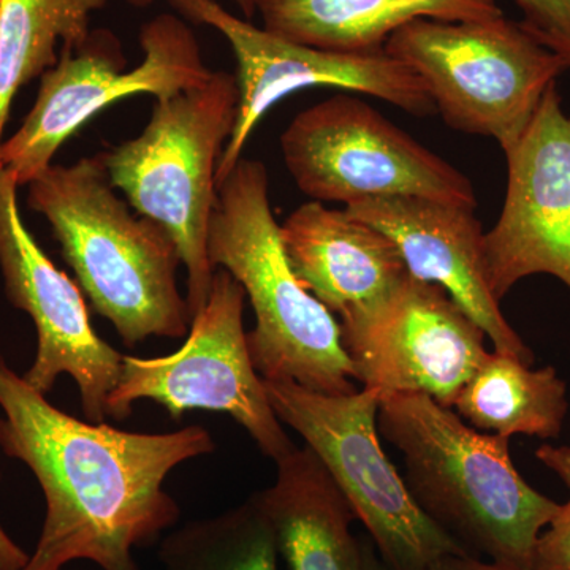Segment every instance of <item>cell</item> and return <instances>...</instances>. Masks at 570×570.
I'll return each instance as SVG.
<instances>
[{"mask_svg": "<svg viewBox=\"0 0 570 570\" xmlns=\"http://www.w3.org/2000/svg\"><path fill=\"white\" fill-rule=\"evenodd\" d=\"M0 449L39 480L47 502L36 551L22 570H62L91 561L102 570H140L134 549L181 515L164 490L184 461L216 450L204 426L130 433L82 422L52 406L0 355Z\"/></svg>", "mask_w": 570, "mask_h": 570, "instance_id": "6da1fadb", "label": "cell"}, {"mask_svg": "<svg viewBox=\"0 0 570 570\" xmlns=\"http://www.w3.org/2000/svg\"><path fill=\"white\" fill-rule=\"evenodd\" d=\"M377 430L403 455L419 508L468 554L534 569L540 534L560 504L521 478L509 438L474 430L425 395L382 396Z\"/></svg>", "mask_w": 570, "mask_h": 570, "instance_id": "7a4b0ae2", "label": "cell"}, {"mask_svg": "<svg viewBox=\"0 0 570 570\" xmlns=\"http://www.w3.org/2000/svg\"><path fill=\"white\" fill-rule=\"evenodd\" d=\"M115 189L97 154L48 167L29 183L28 204L50 223L92 309L127 347L187 336L193 317L176 283L178 247L163 225L130 213Z\"/></svg>", "mask_w": 570, "mask_h": 570, "instance_id": "3957f363", "label": "cell"}, {"mask_svg": "<svg viewBox=\"0 0 570 570\" xmlns=\"http://www.w3.org/2000/svg\"><path fill=\"white\" fill-rule=\"evenodd\" d=\"M208 258L214 272L220 266L235 277L253 305L247 346L258 376L324 395L355 392L340 322L299 284L285 257L261 160L242 157L217 187Z\"/></svg>", "mask_w": 570, "mask_h": 570, "instance_id": "277c9868", "label": "cell"}, {"mask_svg": "<svg viewBox=\"0 0 570 570\" xmlns=\"http://www.w3.org/2000/svg\"><path fill=\"white\" fill-rule=\"evenodd\" d=\"M238 97L235 75L214 71L205 85L157 99L137 138L100 154L112 186L174 238L187 273L193 318L212 288L208 232L217 204L216 174L234 134Z\"/></svg>", "mask_w": 570, "mask_h": 570, "instance_id": "5b68a950", "label": "cell"}, {"mask_svg": "<svg viewBox=\"0 0 570 570\" xmlns=\"http://www.w3.org/2000/svg\"><path fill=\"white\" fill-rule=\"evenodd\" d=\"M425 82L449 127L493 138L508 153L550 86L568 69L560 56L504 14L490 20H415L385 43Z\"/></svg>", "mask_w": 570, "mask_h": 570, "instance_id": "8992f818", "label": "cell"}, {"mask_svg": "<svg viewBox=\"0 0 570 570\" xmlns=\"http://www.w3.org/2000/svg\"><path fill=\"white\" fill-rule=\"evenodd\" d=\"M265 389L277 419L328 469L390 570H428L449 554H468L419 508L382 449L376 390L324 395L269 381Z\"/></svg>", "mask_w": 570, "mask_h": 570, "instance_id": "52a82bcc", "label": "cell"}, {"mask_svg": "<svg viewBox=\"0 0 570 570\" xmlns=\"http://www.w3.org/2000/svg\"><path fill=\"white\" fill-rule=\"evenodd\" d=\"M140 45L145 59L132 70H126L121 45L108 31L91 32L80 48H62L58 63L41 75L28 118L0 149L2 168L18 186L51 167L63 142L108 105L134 94L167 99L213 77L193 29L176 14L146 22Z\"/></svg>", "mask_w": 570, "mask_h": 570, "instance_id": "ba28073f", "label": "cell"}, {"mask_svg": "<svg viewBox=\"0 0 570 570\" xmlns=\"http://www.w3.org/2000/svg\"><path fill=\"white\" fill-rule=\"evenodd\" d=\"M281 151L298 189L321 204L419 197L478 208L466 175L355 96L298 112L281 135Z\"/></svg>", "mask_w": 570, "mask_h": 570, "instance_id": "9c48e42d", "label": "cell"}, {"mask_svg": "<svg viewBox=\"0 0 570 570\" xmlns=\"http://www.w3.org/2000/svg\"><path fill=\"white\" fill-rule=\"evenodd\" d=\"M245 305V288L230 273L217 268L206 305L195 314L179 351L156 358L124 355L107 415L129 419L135 401L140 400L160 404L174 420L195 409L224 412L245 428L266 459L276 463L292 452L295 445L250 358Z\"/></svg>", "mask_w": 570, "mask_h": 570, "instance_id": "30bf717a", "label": "cell"}, {"mask_svg": "<svg viewBox=\"0 0 570 570\" xmlns=\"http://www.w3.org/2000/svg\"><path fill=\"white\" fill-rule=\"evenodd\" d=\"M187 20L223 33L236 58L238 111L225 146L217 187L243 157L247 140L266 112L284 97L311 88H337L376 97L414 116L436 112L425 82L385 48L330 51L285 40L235 17L216 0H168Z\"/></svg>", "mask_w": 570, "mask_h": 570, "instance_id": "8fae6325", "label": "cell"}, {"mask_svg": "<svg viewBox=\"0 0 570 570\" xmlns=\"http://www.w3.org/2000/svg\"><path fill=\"white\" fill-rule=\"evenodd\" d=\"M355 381L379 395H425L453 407L485 362V332L438 284L407 275L374 305L340 317Z\"/></svg>", "mask_w": 570, "mask_h": 570, "instance_id": "7c38bea8", "label": "cell"}, {"mask_svg": "<svg viewBox=\"0 0 570 570\" xmlns=\"http://www.w3.org/2000/svg\"><path fill=\"white\" fill-rule=\"evenodd\" d=\"M18 183L0 168V269L11 306L37 330V352L24 381L47 396L62 374L77 382L88 422L107 417L108 396L122 373L121 352L94 332L81 288L37 245L18 209Z\"/></svg>", "mask_w": 570, "mask_h": 570, "instance_id": "4fadbf2b", "label": "cell"}, {"mask_svg": "<svg viewBox=\"0 0 570 570\" xmlns=\"http://www.w3.org/2000/svg\"><path fill=\"white\" fill-rule=\"evenodd\" d=\"M505 154L508 190L485 232L487 277L498 302L520 281L550 275L570 291V116L550 86L519 142Z\"/></svg>", "mask_w": 570, "mask_h": 570, "instance_id": "5bb4252c", "label": "cell"}, {"mask_svg": "<svg viewBox=\"0 0 570 570\" xmlns=\"http://www.w3.org/2000/svg\"><path fill=\"white\" fill-rule=\"evenodd\" d=\"M346 209L395 243L409 275L444 288L478 322L494 352L534 365V352L491 294L483 253L485 232L475 209L419 197L371 198Z\"/></svg>", "mask_w": 570, "mask_h": 570, "instance_id": "9a60e30c", "label": "cell"}, {"mask_svg": "<svg viewBox=\"0 0 570 570\" xmlns=\"http://www.w3.org/2000/svg\"><path fill=\"white\" fill-rule=\"evenodd\" d=\"M281 239L299 284L340 317L374 305L409 273L395 243L346 208L307 202L281 225Z\"/></svg>", "mask_w": 570, "mask_h": 570, "instance_id": "2e32d148", "label": "cell"}, {"mask_svg": "<svg viewBox=\"0 0 570 570\" xmlns=\"http://www.w3.org/2000/svg\"><path fill=\"white\" fill-rule=\"evenodd\" d=\"M276 466L275 483L254 497L288 570H362L354 509L316 453L295 448Z\"/></svg>", "mask_w": 570, "mask_h": 570, "instance_id": "e0dca14e", "label": "cell"}, {"mask_svg": "<svg viewBox=\"0 0 570 570\" xmlns=\"http://www.w3.org/2000/svg\"><path fill=\"white\" fill-rule=\"evenodd\" d=\"M265 31L330 51H374L415 20L501 17L497 0H258Z\"/></svg>", "mask_w": 570, "mask_h": 570, "instance_id": "ac0fdd59", "label": "cell"}, {"mask_svg": "<svg viewBox=\"0 0 570 570\" xmlns=\"http://www.w3.org/2000/svg\"><path fill=\"white\" fill-rule=\"evenodd\" d=\"M452 409L482 433L557 439L569 411L568 385L553 366L534 370L517 356L493 352Z\"/></svg>", "mask_w": 570, "mask_h": 570, "instance_id": "d6986e66", "label": "cell"}, {"mask_svg": "<svg viewBox=\"0 0 570 570\" xmlns=\"http://www.w3.org/2000/svg\"><path fill=\"white\" fill-rule=\"evenodd\" d=\"M107 0H0V149L11 104L22 86L58 63L62 48H80ZM2 168V160H0Z\"/></svg>", "mask_w": 570, "mask_h": 570, "instance_id": "ffe728a7", "label": "cell"}, {"mask_svg": "<svg viewBox=\"0 0 570 570\" xmlns=\"http://www.w3.org/2000/svg\"><path fill=\"white\" fill-rule=\"evenodd\" d=\"M272 524L254 494L213 519L184 524L163 540L165 570H277Z\"/></svg>", "mask_w": 570, "mask_h": 570, "instance_id": "44dd1931", "label": "cell"}, {"mask_svg": "<svg viewBox=\"0 0 570 570\" xmlns=\"http://www.w3.org/2000/svg\"><path fill=\"white\" fill-rule=\"evenodd\" d=\"M535 459L561 479L569 498L540 534L532 570H570V448L540 445Z\"/></svg>", "mask_w": 570, "mask_h": 570, "instance_id": "7402d4cb", "label": "cell"}, {"mask_svg": "<svg viewBox=\"0 0 570 570\" xmlns=\"http://www.w3.org/2000/svg\"><path fill=\"white\" fill-rule=\"evenodd\" d=\"M523 13L520 24L570 70V0H513Z\"/></svg>", "mask_w": 570, "mask_h": 570, "instance_id": "603a6c76", "label": "cell"}, {"mask_svg": "<svg viewBox=\"0 0 570 570\" xmlns=\"http://www.w3.org/2000/svg\"><path fill=\"white\" fill-rule=\"evenodd\" d=\"M0 482H2V474H0ZM29 557L31 554L26 553L0 524V570H22L28 564Z\"/></svg>", "mask_w": 570, "mask_h": 570, "instance_id": "cb8c5ba5", "label": "cell"}, {"mask_svg": "<svg viewBox=\"0 0 570 570\" xmlns=\"http://www.w3.org/2000/svg\"><path fill=\"white\" fill-rule=\"evenodd\" d=\"M428 570H517L494 564L482 558L469 557V554H449L434 562Z\"/></svg>", "mask_w": 570, "mask_h": 570, "instance_id": "d4e9b609", "label": "cell"}, {"mask_svg": "<svg viewBox=\"0 0 570 570\" xmlns=\"http://www.w3.org/2000/svg\"><path fill=\"white\" fill-rule=\"evenodd\" d=\"M135 7H148L151 6L154 0H127ZM238 9L243 11V14L249 20L255 13H257L258 0H234Z\"/></svg>", "mask_w": 570, "mask_h": 570, "instance_id": "484cf974", "label": "cell"}, {"mask_svg": "<svg viewBox=\"0 0 570 570\" xmlns=\"http://www.w3.org/2000/svg\"><path fill=\"white\" fill-rule=\"evenodd\" d=\"M362 570H390L387 564L377 557L373 546L363 543V568Z\"/></svg>", "mask_w": 570, "mask_h": 570, "instance_id": "4316f807", "label": "cell"}]
</instances>
